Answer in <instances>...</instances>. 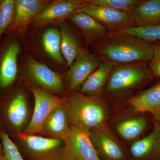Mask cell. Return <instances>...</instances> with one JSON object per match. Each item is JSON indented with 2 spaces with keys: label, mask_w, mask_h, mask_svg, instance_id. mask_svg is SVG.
<instances>
[{
  "label": "cell",
  "mask_w": 160,
  "mask_h": 160,
  "mask_svg": "<svg viewBox=\"0 0 160 160\" xmlns=\"http://www.w3.org/2000/svg\"><path fill=\"white\" fill-rule=\"evenodd\" d=\"M97 45L98 56L116 65L150 61L153 51L150 43L122 32H112Z\"/></svg>",
  "instance_id": "6da1fadb"
},
{
  "label": "cell",
  "mask_w": 160,
  "mask_h": 160,
  "mask_svg": "<svg viewBox=\"0 0 160 160\" xmlns=\"http://www.w3.org/2000/svg\"><path fill=\"white\" fill-rule=\"evenodd\" d=\"M64 107L70 126L89 131L104 126L106 112L102 104L93 98L74 92L65 100Z\"/></svg>",
  "instance_id": "7a4b0ae2"
},
{
  "label": "cell",
  "mask_w": 160,
  "mask_h": 160,
  "mask_svg": "<svg viewBox=\"0 0 160 160\" xmlns=\"http://www.w3.org/2000/svg\"><path fill=\"white\" fill-rule=\"evenodd\" d=\"M146 62L116 65L109 75L107 89L110 92L126 91L151 78Z\"/></svg>",
  "instance_id": "3957f363"
},
{
  "label": "cell",
  "mask_w": 160,
  "mask_h": 160,
  "mask_svg": "<svg viewBox=\"0 0 160 160\" xmlns=\"http://www.w3.org/2000/svg\"><path fill=\"white\" fill-rule=\"evenodd\" d=\"M63 140L62 160H101L86 129L70 126Z\"/></svg>",
  "instance_id": "277c9868"
},
{
  "label": "cell",
  "mask_w": 160,
  "mask_h": 160,
  "mask_svg": "<svg viewBox=\"0 0 160 160\" xmlns=\"http://www.w3.org/2000/svg\"><path fill=\"white\" fill-rule=\"evenodd\" d=\"M34 108L32 118L23 133L29 135L43 133L44 121L53 109L64 106L65 99L52 95L38 88H32Z\"/></svg>",
  "instance_id": "5b68a950"
},
{
  "label": "cell",
  "mask_w": 160,
  "mask_h": 160,
  "mask_svg": "<svg viewBox=\"0 0 160 160\" xmlns=\"http://www.w3.org/2000/svg\"><path fill=\"white\" fill-rule=\"evenodd\" d=\"M18 136L35 160H62L64 141L19 132Z\"/></svg>",
  "instance_id": "8992f818"
},
{
  "label": "cell",
  "mask_w": 160,
  "mask_h": 160,
  "mask_svg": "<svg viewBox=\"0 0 160 160\" xmlns=\"http://www.w3.org/2000/svg\"><path fill=\"white\" fill-rule=\"evenodd\" d=\"M77 11L88 15L112 32H121L134 24L128 12L106 6L89 4Z\"/></svg>",
  "instance_id": "52a82bcc"
},
{
  "label": "cell",
  "mask_w": 160,
  "mask_h": 160,
  "mask_svg": "<svg viewBox=\"0 0 160 160\" xmlns=\"http://www.w3.org/2000/svg\"><path fill=\"white\" fill-rule=\"evenodd\" d=\"M89 4V1L82 0L55 1L40 11L32 20V23L35 26H40L62 21Z\"/></svg>",
  "instance_id": "ba28073f"
},
{
  "label": "cell",
  "mask_w": 160,
  "mask_h": 160,
  "mask_svg": "<svg viewBox=\"0 0 160 160\" xmlns=\"http://www.w3.org/2000/svg\"><path fill=\"white\" fill-rule=\"evenodd\" d=\"M102 61L97 55L82 49L67 73V81L69 88L75 90L82 86L97 69Z\"/></svg>",
  "instance_id": "9c48e42d"
},
{
  "label": "cell",
  "mask_w": 160,
  "mask_h": 160,
  "mask_svg": "<svg viewBox=\"0 0 160 160\" xmlns=\"http://www.w3.org/2000/svg\"><path fill=\"white\" fill-rule=\"evenodd\" d=\"M89 136L98 154L107 160H122L121 146L104 126L89 131Z\"/></svg>",
  "instance_id": "30bf717a"
},
{
  "label": "cell",
  "mask_w": 160,
  "mask_h": 160,
  "mask_svg": "<svg viewBox=\"0 0 160 160\" xmlns=\"http://www.w3.org/2000/svg\"><path fill=\"white\" fill-rule=\"evenodd\" d=\"M28 73L32 81L42 87L55 92H59L62 89L61 76L33 59L29 60L28 62Z\"/></svg>",
  "instance_id": "8fae6325"
},
{
  "label": "cell",
  "mask_w": 160,
  "mask_h": 160,
  "mask_svg": "<svg viewBox=\"0 0 160 160\" xmlns=\"http://www.w3.org/2000/svg\"><path fill=\"white\" fill-rule=\"evenodd\" d=\"M48 3V1L42 0L15 1V13L9 30L25 29Z\"/></svg>",
  "instance_id": "7c38bea8"
},
{
  "label": "cell",
  "mask_w": 160,
  "mask_h": 160,
  "mask_svg": "<svg viewBox=\"0 0 160 160\" xmlns=\"http://www.w3.org/2000/svg\"><path fill=\"white\" fill-rule=\"evenodd\" d=\"M128 13L136 27L160 26V0L141 1Z\"/></svg>",
  "instance_id": "4fadbf2b"
},
{
  "label": "cell",
  "mask_w": 160,
  "mask_h": 160,
  "mask_svg": "<svg viewBox=\"0 0 160 160\" xmlns=\"http://www.w3.org/2000/svg\"><path fill=\"white\" fill-rule=\"evenodd\" d=\"M116 66V64L111 62L104 60L102 61L97 69L81 86V93L91 98H94L99 94L109 78L112 70Z\"/></svg>",
  "instance_id": "5bb4252c"
},
{
  "label": "cell",
  "mask_w": 160,
  "mask_h": 160,
  "mask_svg": "<svg viewBox=\"0 0 160 160\" xmlns=\"http://www.w3.org/2000/svg\"><path fill=\"white\" fill-rule=\"evenodd\" d=\"M70 125L64 106L58 107L49 113L43 124V133L51 138L63 139L69 130Z\"/></svg>",
  "instance_id": "9a60e30c"
},
{
  "label": "cell",
  "mask_w": 160,
  "mask_h": 160,
  "mask_svg": "<svg viewBox=\"0 0 160 160\" xmlns=\"http://www.w3.org/2000/svg\"><path fill=\"white\" fill-rule=\"evenodd\" d=\"M68 18L89 39L102 38L108 34V29L106 27L83 12L76 11Z\"/></svg>",
  "instance_id": "2e32d148"
},
{
  "label": "cell",
  "mask_w": 160,
  "mask_h": 160,
  "mask_svg": "<svg viewBox=\"0 0 160 160\" xmlns=\"http://www.w3.org/2000/svg\"><path fill=\"white\" fill-rule=\"evenodd\" d=\"M20 51L18 44H11L4 53L0 66V86L6 88L12 84L18 73L17 61Z\"/></svg>",
  "instance_id": "e0dca14e"
},
{
  "label": "cell",
  "mask_w": 160,
  "mask_h": 160,
  "mask_svg": "<svg viewBox=\"0 0 160 160\" xmlns=\"http://www.w3.org/2000/svg\"><path fill=\"white\" fill-rule=\"evenodd\" d=\"M130 152L134 157L138 159L160 154V130L157 123L150 133L132 145Z\"/></svg>",
  "instance_id": "ac0fdd59"
},
{
  "label": "cell",
  "mask_w": 160,
  "mask_h": 160,
  "mask_svg": "<svg viewBox=\"0 0 160 160\" xmlns=\"http://www.w3.org/2000/svg\"><path fill=\"white\" fill-rule=\"evenodd\" d=\"M129 102L136 111L155 114L160 109V82L133 97Z\"/></svg>",
  "instance_id": "d6986e66"
},
{
  "label": "cell",
  "mask_w": 160,
  "mask_h": 160,
  "mask_svg": "<svg viewBox=\"0 0 160 160\" xmlns=\"http://www.w3.org/2000/svg\"><path fill=\"white\" fill-rule=\"evenodd\" d=\"M61 51L67 66L70 67L82 51L79 42L69 26L61 25Z\"/></svg>",
  "instance_id": "ffe728a7"
},
{
  "label": "cell",
  "mask_w": 160,
  "mask_h": 160,
  "mask_svg": "<svg viewBox=\"0 0 160 160\" xmlns=\"http://www.w3.org/2000/svg\"><path fill=\"white\" fill-rule=\"evenodd\" d=\"M61 32L55 28H50L43 33L42 43L46 52L57 62L66 63L61 51Z\"/></svg>",
  "instance_id": "44dd1931"
},
{
  "label": "cell",
  "mask_w": 160,
  "mask_h": 160,
  "mask_svg": "<svg viewBox=\"0 0 160 160\" xmlns=\"http://www.w3.org/2000/svg\"><path fill=\"white\" fill-rule=\"evenodd\" d=\"M28 114L26 98L22 94H18L11 101L7 109L9 122L15 128H21L26 122Z\"/></svg>",
  "instance_id": "7402d4cb"
},
{
  "label": "cell",
  "mask_w": 160,
  "mask_h": 160,
  "mask_svg": "<svg viewBox=\"0 0 160 160\" xmlns=\"http://www.w3.org/2000/svg\"><path fill=\"white\" fill-rule=\"evenodd\" d=\"M146 126V119L138 118L126 120L118 126L120 135L126 140H132L138 137L144 131Z\"/></svg>",
  "instance_id": "603a6c76"
},
{
  "label": "cell",
  "mask_w": 160,
  "mask_h": 160,
  "mask_svg": "<svg viewBox=\"0 0 160 160\" xmlns=\"http://www.w3.org/2000/svg\"><path fill=\"white\" fill-rule=\"evenodd\" d=\"M121 32L133 36L146 42H160V26L148 27L133 26Z\"/></svg>",
  "instance_id": "cb8c5ba5"
},
{
  "label": "cell",
  "mask_w": 160,
  "mask_h": 160,
  "mask_svg": "<svg viewBox=\"0 0 160 160\" xmlns=\"http://www.w3.org/2000/svg\"><path fill=\"white\" fill-rule=\"evenodd\" d=\"M15 13V1H0V39L10 24Z\"/></svg>",
  "instance_id": "d4e9b609"
},
{
  "label": "cell",
  "mask_w": 160,
  "mask_h": 160,
  "mask_svg": "<svg viewBox=\"0 0 160 160\" xmlns=\"http://www.w3.org/2000/svg\"><path fill=\"white\" fill-rule=\"evenodd\" d=\"M141 1L138 0H91L89 1L92 5L106 6L119 10L129 12L135 7Z\"/></svg>",
  "instance_id": "484cf974"
},
{
  "label": "cell",
  "mask_w": 160,
  "mask_h": 160,
  "mask_svg": "<svg viewBox=\"0 0 160 160\" xmlns=\"http://www.w3.org/2000/svg\"><path fill=\"white\" fill-rule=\"evenodd\" d=\"M3 160H24L14 143L6 132L1 133Z\"/></svg>",
  "instance_id": "4316f807"
},
{
  "label": "cell",
  "mask_w": 160,
  "mask_h": 160,
  "mask_svg": "<svg viewBox=\"0 0 160 160\" xmlns=\"http://www.w3.org/2000/svg\"><path fill=\"white\" fill-rule=\"evenodd\" d=\"M153 53L149 61V66L152 72L156 77L160 78V42L150 43Z\"/></svg>",
  "instance_id": "83f0119b"
},
{
  "label": "cell",
  "mask_w": 160,
  "mask_h": 160,
  "mask_svg": "<svg viewBox=\"0 0 160 160\" xmlns=\"http://www.w3.org/2000/svg\"><path fill=\"white\" fill-rule=\"evenodd\" d=\"M154 119L157 122L159 126L160 130V109L153 115Z\"/></svg>",
  "instance_id": "f1b7e54d"
},
{
  "label": "cell",
  "mask_w": 160,
  "mask_h": 160,
  "mask_svg": "<svg viewBox=\"0 0 160 160\" xmlns=\"http://www.w3.org/2000/svg\"><path fill=\"white\" fill-rule=\"evenodd\" d=\"M3 148L2 144L0 142V160H3Z\"/></svg>",
  "instance_id": "f546056e"
}]
</instances>
